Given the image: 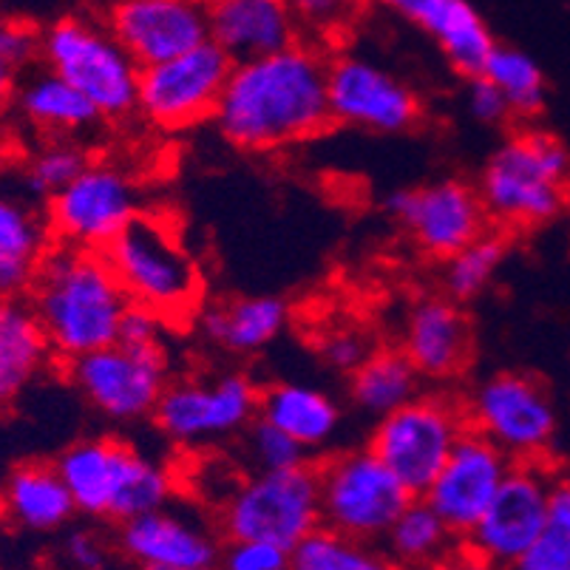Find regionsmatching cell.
<instances>
[{
    "mask_svg": "<svg viewBox=\"0 0 570 570\" xmlns=\"http://www.w3.org/2000/svg\"><path fill=\"white\" fill-rule=\"evenodd\" d=\"M330 51L309 40L233 63L216 106V131L236 151L276 154L333 126L326 95Z\"/></svg>",
    "mask_w": 570,
    "mask_h": 570,
    "instance_id": "obj_1",
    "label": "cell"
},
{
    "mask_svg": "<svg viewBox=\"0 0 570 570\" xmlns=\"http://www.w3.org/2000/svg\"><path fill=\"white\" fill-rule=\"evenodd\" d=\"M57 364L102 350L119 338L131 298L102 250L51 245L26 293Z\"/></svg>",
    "mask_w": 570,
    "mask_h": 570,
    "instance_id": "obj_2",
    "label": "cell"
},
{
    "mask_svg": "<svg viewBox=\"0 0 570 570\" xmlns=\"http://www.w3.org/2000/svg\"><path fill=\"white\" fill-rule=\"evenodd\" d=\"M102 253L131 304L174 326H190L205 295V273L174 214L145 207Z\"/></svg>",
    "mask_w": 570,
    "mask_h": 570,
    "instance_id": "obj_3",
    "label": "cell"
},
{
    "mask_svg": "<svg viewBox=\"0 0 570 570\" xmlns=\"http://www.w3.org/2000/svg\"><path fill=\"white\" fill-rule=\"evenodd\" d=\"M55 469L63 476L77 514L117 525L170 505L176 494L174 471L163 460L114 434L75 440L60 452Z\"/></svg>",
    "mask_w": 570,
    "mask_h": 570,
    "instance_id": "obj_4",
    "label": "cell"
},
{
    "mask_svg": "<svg viewBox=\"0 0 570 570\" xmlns=\"http://www.w3.org/2000/svg\"><path fill=\"white\" fill-rule=\"evenodd\" d=\"M570 154L557 137L517 131L480 170L476 194L502 230H531L562 214L568 202Z\"/></svg>",
    "mask_w": 570,
    "mask_h": 570,
    "instance_id": "obj_5",
    "label": "cell"
},
{
    "mask_svg": "<svg viewBox=\"0 0 570 570\" xmlns=\"http://www.w3.org/2000/svg\"><path fill=\"white\" fill-rule=\"evenodd\" d=\"M40 66L71 82L106 126L137 117L139 66L102 18L69 14L55 20L40 32Z\"/></svg>",
    "mask_w": 570,
    "mask_h": 570,
    "instance_id": "obj_6",
    "label": "cell"
},
{
    "mask_svg": "<svg viewBox=\"0 0 570 570\" xmlns=\"http://www.w3.org/2000/svg\"><path fill=\"white\" fill-rule=\"evenodd\" d=\"M219 525L227 539H258L293 551L321 525L315 460L293 469L253 471L222 502Z\"/></svg>",
    "mask_w": 570,
    "mask_h": 570,
    "instance_id": "obj_7",
    "label": "cell"
},
{
    "mask_svg": "<svg viewBox=\"0 0 570 570\" xmlns=\"http://www.w3.org/2000/svg\"><path fill=\"white\" fill-rule=\"evenodd\" d=\"M465 432L463 397L423 389L401 409L375 420L366 445L414 497H423Z\"/></svg>",
    "mask_w": 570,
    "mask_h": 570,
    "instance_id": "obj_8",
    "label": "cell"
},
{
    "mask_svg": "<svg viewBox=\"0 0 570 570\" xmlns=\"http://www.w3.org/2000/svg\"><path fill=\"white\" fill-rule=\"evenodd\" d=\"M43 210L57 245L106 250L145 210V188L128 165L95 154Z\"/></svg>",
    "mask_w": 570,
    "mask_h": 570,
    "instance_id": "obj_9",
    "label": "cell"
},
{
    "mask_svg": "<svg viewBox=\"0 0 570 570\" xmlns=\"http://www.w3.org/2000/svg\"><path fill=\"white\" fill-rule=\"evenodd\" d=\"M318 465L321 525L364 542H381L412 491L392 474L370 445H352L326 454Z\"/></svg>",
    "mask_w": 570,
    "mask_h": 570,
    "instance_id": "obj_10",
    "label": "cell"
},
{
    "mask_svg": "<svg viewBox=\"0 0 570 570\" xmlns=\"http://www.w3.org/2000/svg\"><path fill=\"white\" fill-rule=\"evenodd\" d=\"M262 386L247 372L170 377L154 409V429L168 443L202 449L233 440L258 417Z\"/></svg>",
    "mask_w": 570,
    "mask_h": 570,
    "instance_id": "obj_11",
    "label": "cell"
},
{
    "mask_svg": "<svg viewBox=\"0 0 570 570\" xmlns=\"http://www.w3.org/2000/svg\"><path fill=\"white\" fill-rule=\"evenodd\" d=\"M63 375L100 417L117 426H134L154 417L170 383V352L168 346L114 341L102 350L66 361Z\"/></svg>",
    "mask_w": 570,
    "mask_h": 570,
    "instance_id": "obj_12",
    "label": "cell"
},
{
    "mask_svg": "<svg viewBox=\"0 0 570 570\" xmlns=\"http://www.w3.org/2000/svg\"><path fill=\"white\" fill-rule=\"evenodd\" d=\"M230 69L233 60L214 40L145 66L139 69L137 117L159 134H185L210 122Z\"/></svg>",
    "mask_w": 570,
    "mask_h": 570,
    "instance_id": "obj_13",
    "label": "cell"
},
{
    "mask_svg": "<svg viewBox=\"0 0 570 570\" xmlns=\"http://www.w3.org/2000/svg\"><path fill=\"white\" fill-rule=\"evenodd\" d=\"M469 429L500 445L508 458L542 460L557 438L559 417L551 392L525 372H494L463 397Z\"/></svg>",
    "mask_w": 570,
    "mask_h": 570,
    "instance_id": "obj_14",
    "label": "cell"
},
{
    "mask_svg": "<svg viewBox=\"0 0 570 570\" xmlns=\"http://www.w3.org/2000/svg\"><path fill=\"white\" fill-rule=\"evenodd\" d=\"M326 95L335 126L370 134H406L423 117L420 97L395 71L355 51H330Z\"/></svg>",
    "mask_w": 570,
    "mask_h": 570,
    "instance_id": "obj_15",
    "label": "cell"
},
{
    "mask_svg": "<svg viewBox=\"0 0 570 570\" xmlns=\"http://www.w3.org/2000/svg\"><path fill=\"white\" fill-rule=\"evenodd\" d=\"M409 245L432 262H445L491 230L476 185L465 179H438L397 190L386 202Z\"/></svg>",
    "mask_w": 570,
    "mask_h": 570,
    "instance_id": "obj_16",
    "label": "cell"
},
{
    "mask_svg": "<svg viewBox=\"0 0 570 570\" xmlns=\"http://www.w3.org/2000/svg\"><path fill=\"white\" fill-rule=\"evenodd\" d=\"M553 480L557 476L542 465V460H520L511 465L500 491L465 542L491 568H511L546 525Z\"/></svg>",
    "mask_w": 570,
    "mask_h": 570,
    "instance_id": "obj_17",
    "label": "cell"
},
{
    "mask_svg": "<svg viewBox=\"0 0 570 570\" xmlns=\"http://www.w3.org/2000/svg\"><path fill=\"white\" fill-rule=\"evenodd\" d=\"M511 465L514 460L508 458L500 445L469 429L458 440L443 469L438 471L423 500L452 528L454 537L465 539L476 520L485 514V508L491 505Z\"/></svg>",
    "mask_w": 570,
    "mask_h": 570,
    "instance_id": "obj_18",
    "label": "cell"
},
{
    "mask_svg": "<svg viewBox=\"0 0 570 570\" xmlns=\"http://www.w3.org/2000/svg\"><path fill=\"white\" fill-rule=\"evenodd\" d=\"M102 20L139 69L210 40L202 0H111Z\"/></svg>",
    "mask_w": 570,
    "mask_h": 570,
    "instance_id": "obj_19",
    "label": "cell"
},
{
    "mask_svg": "<svg viewBox=\"0 0 570 570\" xmlns=\"http://www.w3.org/2000/svg\"><path fill=\"white\" fill-rule=\"evenodd\" d=\"M401 350L423 383L449 386L460 381L474 355V333L463 304L445 293L417 298L403 321Z\"/></svg>",
    "mask_w": 570,
    "mask_h": 570,
    "instance_id": "obj_20",
    "label": "cell"
},
{
    "mask_svg": "<svg viewBox=\"0 0 570 570\" xmlns=\"http://www.w3.org/2000/svg\"><path fill=\"white\" fill-rule=\"evenodd\" d=\"M119 551L142 570L216 568L219 539L199 517L165 505L151 514L119 522Z\"/></svg>",
    "mask_w": 570,
    "mask_h": 570,
    "instance_id": "obj_21",
    "label": "cell"
},
{
    "mask_svg": "<svg viewBox=\"0 0 570 570\" xmlns=\"http://www.w3.org/2000/svg\"><path fill=\"white\" fill-rule=\"evenodd\" d=\"M202 3L207 14V38L233 63L273 55L302 40L287 0H202Z\"/></svg>",
    "mask_w": 570,
    "mask_h": 570,
    "instance_id": "obj_22",
    "label": "cell"
},
{
    "mask_svg": "<svg viewBox=\"0 0 570 570\" xmlns=\"http://www.w3.org/2000/svg\"><path fill=\"white\" fill-rule=\"evenodd\" d=\"M190 326L207 346L225 355H258L276 344L289 326V304L278 295H238L227 302L202 304Z\"/></svg>",
    "mask_w": 570,
    "mask_h": 570,
    "instance_id": "obj_23",
    "label": "cell"
},
{
    "mask_svg": "<svg viewBox=\"0 0 570 570\" xmlns=\"http://www.w3.org/2000/svg\"><path fill=\"white\" fill-rule=\"evenodd\" d=\"M9 111L18 114L20 122L38 134V139L69 137L91 142L106 128V119L97 114V108L71 82L57 77L46 66L40 69L35 66L20 80Z\"/></svg>",
    "mask_w": 570,
    "mask_h": 570,
    "instance_id": "obj_24",
    "label": "cell"
},
{
    "mask_svg": "<svg viewBox=\"0 0 570 570\" xmlns=\"http://www.w3.org/2000/svg\"><path fill=\"white\" fill-rule=\"evenodd\" d=\"M51 245L46 210L20 188L0 185V298L29 293Z\"/></svg>",
    "mask_w": 570,
    "mask_h": 570,
    "instance_id": "obj_25",
    "label": "cell"
},
{
    "mask_svg": "<svg viewBox=\"0 0 570 570\" xmlns=\"http://www.w3.org/2000/svg\"><path fill=\"white\" fill-rule=\"evenodd\" d=\"M258 417L287 432L309 458L333 449L344 429V409L335 395L302 381H278L262 386Z\"/></svg>",
    "mask_w": 570,
    "mask_h": 570,
    "instance_id": "obj_26",
    "label": "cell"
},
{
    "mask_svg": "<svg viewBox=\"0 0 570 570\" xmlns=\"http://www.w3.org/2000/svg\"><path fill=\"white\" fill-rule=\"evenodd\" d=\"M55 364L29 298H0V409L14 406Z\"/></svg>",
    "mask_w": 570,
    "mask_h": 570,
    "instance_id": "obj_27",
    "label": "cell"
},
{
    "mask_svg": "<svg viewBox=\"0 0 570 570\" xmlns=\"http://www.w3.org/2000/svg\"><path fill=\"white\" fill-rule=\"evenodd\" d=\"M414 26L432 38L449 66L465 80L483 71L497 46L489 23L471 0H432Z\"/></svg>",
    "mask_w": 570,
    "mask_h": 570,
    "instance_id": "obj_28",
    "label": "cell"
},
{
    "mask_svg": "<svg viewBox=\"0 0 570 570\" xmlns=\"http://www.w3.org/2000/svg\"><path fill=\"white\" fill-rule=\"evenodd\" d=\"M3 505L20 528L38 533L60 531L77 514L63 476L51 463L18 465L3 485Z\"/></svg>",
    "mask_w": 570,
    "mask_h": 570,
    "instance_id": "obj_29",
    "label": "cell"
},
{
    "mask_svg": "<svg viewBox=\"0 0 570 570\" xmlns=\"http://www.w3.org/2000/svg\"><path fill=\"white\" fill-rule=\"evenodd\" d=\"M423 392V377L401 346H375L350 375V401L372 420L386 417Z\"/></svg>",
    "mask_w": 570,
    "mask_h": 570,
    "instance_id": "obj_30",
    "label": "cell"
},
{
    "mask_svg": "<svg viewBox=\"0 0 570 570\" xmlns=\"http://www.w3.org/2000/svg\"><path fill=\"white\" fill-rule=\"evenodd\" d=\"M454 539L458 537L440 520L438 511L423 497H414L392 522L381 546L403 570H417L432 564Z\"/></svg>",
    "mask_w": 570,
    "mask_h": 570,
    "instance_id": "obj_31",
    "label": "cell"
},
{
    "mask_svg": "<svg viewBox=\"0 0 570 570\" xmlns=\"http://www.w3.org/2000/svg\"><path fill=\"white\" fill-rule=\"evenodd\" d=\"M293 570H403L381 542H364L350 533L318 525L289 551Z\"/></svg>",
    "mask_w": 570,
    "mask_h": 570,
    "instance_id": "obj_32",
    "label": "cell"
},
{
    "mask_svg": "<svg viewBox=\"0 0 570 570\" xmlns=\"http://www.w3.org/2000/svg\"><path fill=\"white\" fill-rule=\"evenodd\" d=\"M91 157H95V151H91V145L82 142V139H40V142L35 145V151L26 157L23 165H20L18 188L23 190L29 199L43 202L46 205L51 196L60 194V190L91 163Z\"/></svg>",
    "mask_w": 570,
    "mask_h": 570,
    "instance_id": "obj_33",
    "label": "cell"
},
{
    "mask_svg": "<svg viewBox=\"0 0 570 570\" xmlns=\"http://www.w3.org/2000/svg\"><path fill=\"white\" fill-rule=\"evenodd\" d=\"M480 75L500 88L514 117H537L546 106V75L525 51L511 49V46H494Z\"/></svg>",
    "mask_w": 570,
    "mask_h": 570,
    "instance_id": "obj_34",
    "label": "cell"
},
{
    "mask_svg": "<svg viewBox=\"0 0 570 570\" xmlns=\"http://www.w3.org/2000/svg\"><path fill=\"white\" fill-rule=\"evenodd\" d=\"M508 256L505 238L489 230L443 262V293L458 304H469L491 287Z\"/></svg>",
    "mask_w": 570,
    "mask_h": 570,
    "instance_id": "obj_35",
    "label": "cell"
},
{
    "mask_svg": "<svg viewBox=\"0 0 570 570\" xmlns=\"http://www.w3.org/2000/svg\"><path fill=\"white\" fill-rule=\"evenodd\" d=\"M508 570H570V476H557L542 531Z\"/></svg>",
    "mask_w": 570,
    "mask_h": 570,
    "instance_id": "obj_36",
    "label": "cell"
},
{
    "mask_svg": "<svg viewBox=\"0 0 570 570\" xmlns=\"http://www.w3.org/2000/svg\"><path fill=\"white\" fill-rule=\"evenodd\" d=\"M370 0H287L302 40L335 51L350 40Z\"/></svg>",
    "mask_w": 570,
    "mask_h": 570,
    "instance_id": "obj_37",
    "label": "cell"
},
{
    "mask_svg": "<svg viewBox=\"0 0 570 570\" xmlns=\"http://www.w3.org/2000/svg\"><path fill=\"white\" fill-rule=\"evenodd\" d=\"M40 63V29L26 20L0 18V114L9 111L23 80Z\"/></svg>",
    "mask_w": 570,
    "mask_h": 570,
    "instance_id": "obj_38",
    "label": "cell"
},
{
    "mask_svg": "<svg viewBox=\"0 0 570 570\" xmlns=\"http://www.w3.org/2000/svg\"><path fill=\"white\" fill-rule=\"evenodd\" d=\"M238 443H242V454L253 465V471L293 469V465L313 460L287 432H282L264 417L253 420L250 426L238 434Z\"/></svg>",
    "mask_w": 570,
    "mask_h": 570,
    "instance_id": "obj_39",
    "label": "cell"
},
{
    "mask_svg": "<svg viewBox=\"0 0 570 570\" xmlns=\"http://www.w3.org/2000/svg\"><path fill=\"white\" fill-rule=\"evenodd\" d=\"M315 350H318V357L330 370L350 377L357 366L364 364L366 355L375 346L370 344V335L364 330H357V326H330L318 335Z\"/></svg>",
    "mask_w": 570,
    "mask_h": 570,
    "instance_id": "obj_40",
    "label": "cell"
},
{
    "mask_svg": "<svg viewBox=\"0 0 570 570\" xmlns=\"http://www.w3.org/2000/svg\"><path fill=\"white\" fill-rule=\"evenodd\" d=\"M219 570H293L289 568V551L258 539H227L222 548Z\"/></svg>",
    "mask_w": 570,
    "mask_h": 570,
    "instance_id": "obj_41",
    "label": "cell"
},
{
    "mask_svg": "<svg viewBox=\"0 0 570 570\" xmlns=\"http://www.w3.org/2000/svg\"><path fill=\"white\" fill-rule=\"evenodd\" d=\"M465 108H469L471 119H476L485 128H500L505 126L508 119H514L511 106L502 97L500 88L483 75L469 77V88H465Z\"/></svg>",
    "mask_w": 570,
    "mask_h": 570,
    "instance_id": "obj_42",
    "label": "cell"
},
{
    "mask_svg": "<svg viewBox=\"0 0 570 570\" xmlns=\"http://www.w3.org/2000/svg\"><path fill=\"white\" fill-rule=\"evenodd\" d=\"M174 330L176 326L170 321H165L163 315L131 304V309L122 318V326H119L117 341H126V344L134 346H168V338Z\"/></svg>",
    "mask_w": 570,
    "mask_h": 570,
    "instance_id": "obj_43",
    "label": "cell"
},
{
    "mask_svg": "<svg viewBox=\"0 0 570 570\" xmlns=\"http://www.w3.org/2000/svg\"><path fill=\"white\" fill-rule=\"evenodd\" d=\"M63 551L77 570H106L108 564V548L95 531L69 533Z\"/></svg>",
    "mask_w": 570,
    "mask_h": 570,
    "instance_id": "obj_44",
    "label": "cell"
},
{
    "mask_svg": "<svg viewBox=\"0 0 570 570\" xmlns=\"http://www.w3.org/2000/svg\"><path fill=\"white\" fill-rule=\"evenodd\" d=\"M426 570H494L469 542H452Z\"/></svg>",
    "mask_w": 570,
    "mask_h": 570,
    "instance_id": "obj_45",
    "label": "cell"
},
{
    "mask_svg": "<svg viewBox=\"0 0 570 570\" xmlns=\"http://www.w3.org/2000/svg\"><path fill=\"white\" fill-rule=\"evenodd\" d=\"M370 3H377V7L389 9V12L401 14L409 23H417L420 14L426 12L432 0H370Z\"/></svg>",
    "mask_w": 570,
    "mask_h": 570,
    "instance_id": "obj_46",
    "label": "cell"
},
{
    "mask_svg": "<svg viewBox=\"0 0 570 570\" xmlns=\"http://www.w3.org/2000/svg\"><path fill=\"white\" fill-rule=\"evenodd\" d=\"M7 157H9V145L7 139H3V134H0V165L7 163Z\"/></svg>",
    "mask_w": 570,
    "mask_h": 570,
    "instance_id": "obj_47",
    "label": "cell"
},
{
    "mask_svg": "<svg viewBox=\"0 0 570 570\" xmlns=\"http://www.w3.org/2000/svg\"><path fill=\"white\" fill-rule=\"evenodd\" d=\"M194 570H216V568H194Z\"/></svg>",
    "mask_w": 570,
    "mask_h": 570,
    "instance_id": "obj_48",
    "label": "cell"
}]
</instances>
